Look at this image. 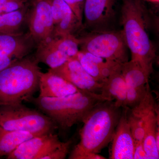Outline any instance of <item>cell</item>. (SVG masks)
<instances>
[{"label": "cell", "instance_id": "8", "mask_svg": "<svg viewBox=\"0 0 159 159\" xmlns=\"http://www.w3.org/2000/svg\"><path fill=\"white\" fill-rule=\"evenodd\" d=\"M34 43L29 33L0 34V71L27 57Z\"/></svg>", "mask_w": 159, "mask_h": 159}, {"label": "cell", "instance_id": "6", "mask_svg": "<svg viewBox=\"0 0 159 159\" xmlns=\"http://www.w3.org/2000/svg\"><path fill=\"white\" fill-rule=\"evenodd\" d=\"M79 39L82 51L119 63L128 61L127 47L122 32H98Z\"/></svg>", "mask_w": 159, "mask_h": 159}, {"label": "cell", "instance_id": "20", "mask_svg": "<svg viewBox=\"0 0 159 159\" xmlns=\"http://www.w3.org/2000/svg\"><path fill=\"white\" fill-rule=\"evenodd\" d=\"M37 136L28 132L0 131V158L8 156L23 142Z\"/></svg>", "mask_w": 159, "mask_h": 159}, {"label": "cell", "instance_id": "23", "mask_svg": "<svg viewBox=\"0 0 159 159\" xmlns=\"http://www.w3.org/2000/svg\"><path fill=\"white\" fill-rule=\"evenodd\" d=\"M71 8L78 19L80 23L82 24L85 0H63Z\"/></svg>", "mask_w": 159, "mask_h": 159}, {"label": "cell", "instance_id": "14", "mask_svg": "<svg viewBox=\"0 0 159 159\" xmlns=\"http://www.w3.org/2000/svg\"><path fill=\"white\" fill-rule=\"evenodd\" d=\"M54 25L52 37L73 34L81 25L74 12L63 0H51Z\"/></svg>", "mask_w": 159, "mask_h": 159}, {"label": "cell", "instance_id": "22", "mask_svg": "<svg viewBox=\"0 0 159 159\" xmlns=\"http://www.w3.org/2000/svg\"><path fill=\"white\" fill-rule=\"evenodd\" d=\"M28 0H0V15L25 7Z\"/></svg>", "mask_w": 159, "mask_h": 159}, {"label": "cell", "instance_id": "4", "mask_svg": "<svg viewBox=\"0 0 159 159\" xmlns=\"http://www.w3.org/2000/svg\"><path fill=\"white\" fill-rule=\"evenodd\" d=\"M34 57H26L0 71V106L29 101L39 90L41 71Z\"/></svg>", "mask_w": 159, "mask_h": 159}, {"label": "cell", "instance_id": "10", "mask_svg": "<svg viewBox=\"0 0 159 159\" xmlns=\"http://www.w3.org/2000/svg\"><path fill=\"white\" fill-rule=\"evenodd\" d=\"M121 70L126 87V107L139 103L146 93L151 73L131 60L121 64Z\"/></svg>", "mask_w": 159, "mask_h": 159}, {"label": "cell", "instance_id": "2", "mask_svg": "<svg viewBox=\"0 0 159 159\" xmlns=\"http://www.w3.org/2000/svg\"><path fill=\"white\" fill-rule=\"evenodd\" d=\"M99 93L80 90L61 97H32L29 100L49 117L57 128L68 130L83 122L88 115L100 102L106 101Z\"/></svg>", "mask_w": 159, "mask_h": 159}, {"label": "cell", "instance_id": "13", "mask_svg": "<svg viewBox=\"0 0 159 159\" xmlns=\"http://www.w3.org/2000/svg\"><path fill=\"white\" fill-rule=\"evenodd\" d=\"M127 107L122 108L112 142L110 159H133L134 141L127 117Z\"/></svg>", "mask_w": 159, "mask_h": 159}, {"label": "cell", "instance_id": "12", "mask_svg": "<svg viewBox=\"0 0 159 159\" xmlns=\"http://www.w3.org/2000/svg\"><path fill=\"white\" fill-rule=\"evenodd\" d=\"M48 70L62 77L80 90L100 92L102 84L95 80L83 67L76 57L58 67Z\"/></svg>", "mask_w": 159, "mask_h": 159}, {"label": "cell", "instance_id": "5", "mask_svg": "<svg viewBox=\"0 0 159 159\" xmlns=\"http://www.w3.org/2000/svg\"><path fill=\"white\" fill-rule=\"evenodd\" d=\"M57 129L45 114L22 103L0 106V131L28 132L41 135L54 133Z\"/></svg>", "mask_w": 159, "mask_h": 159}, {"label": "cell", "instance_id": "18", "mask_svg": "<svg viewBox=\"0 0 159 159\" xmlns=\"http://www.w3.org/2000/svg\"><path fill=\"white\" fill-rule=\"evenodd\" d=\"M113 0H85L84 13L87 25L91 27L101 26L110 17Z\"/></svg>", "mask_w": 159, "mask_h": 159}, {"label": "cell", "instance_id": "25", "mask_svg": "<svg viewBox=\"0 0 159 159\" xmlns=\"http://www.w3.org/2000/svg\"><path fill=\"white\" fill-rule=\"evenodd\" d=\"M148 1L153 2H159V0H148Z\"/></svg>", "mask_w": 159, "mask_h": 159}, {"label": "cell", "instance_id": "26", "mask_svg": "<svg viewBox=\"0 0 159 159\" xmlns=\"http://www.w3.org/2000/svg\"><path fill=\"white\" fill-rule=\"evenodd\" d=\"M32 1H38V0H32Z\"/></svg>", "mask_w": 159, "mask_h": 159}, {"label": "cell", "instance_id": "7", "mask_svg": "<svg viewBox=\"0 0 159 159\" xmlns=\"http://www.w3.org/2000/svg\"><path fill=\"white\" fill-rule=\"evenodd\" d=\"M79 45L73 34L52 37L38 44L34 58L50 69L56 68L77 56Z\"/></svg>", "mask_w": 159, "mask_h": 159}, {"label": "cell", "instance_id": "11", "mask_svg": "<svg viewBox=\"0 0 159 159\" xmlns=\"http://www.w3.org/2000/svg\"><path fill=\"white\" fill-rule=\"evenodd\" d=\"M63 143L54 133L37 136L23 142L6 159H45Z\"/></svg>", "mask_w": 159, "mask_h": 159}, {"label": "cell", "instance_id": "3", "mask_svg": "<svg viewBox=\"0 0 159 159\" xmlns=\"http://www.w3.org/2000/svg\"><path fill=\"white\" fill-rule=\"evenodd\" d=\"M147 12L142 0H124L122 34L131 53V60L152 73L156 54L147 32Z\"/></svg>", "mask_w": 159, "mask_h": 159}, {"label": "cell", "instance_id": "17", "mask_svg": "<svg viewBox=\"0 0 159 159\" xmlns=\"http://www.w3.org/2000/svg\"><path fill=\"white\" fill-rule=\"evenodd\" d=\"M121 65L117 66L102 83L100 93L107 100L114 101L117 107L124 108L127 107L126 87L121 73Z\"/></svg>", "mask_w": 159, "mask_h": 159}, {"label": "cell", "instance_id": "15", "mask_svg": "<svg viewBox=\"0 0 159 159\" xmlns=\"http://www.w3.org/2000/svg\"><path fill=\"white\" fill-rule=\"evenodd\" d=\"M76 57L85 70L99 83L105 81L117 66L121 64L82 50L79 51Z\"/></svg>", "mask_w": 159, "mask_h": 159}, {"label": "cell", "instance_id": "24", "mask_svg": "<svg viewBox=\"0 0 159 159\" xmlns=\"http://www.w3.org/2000/svg\"><path fill=\"white\" fill-rule=\"evenodd\" d=\"M133 159H148L142 143L135 145Z\"/></svg>", "mask_w": 159, "mask_h": 159}, {"label": "cell", "instance_id": "19", "mask_svg": "<svg viewBox=\"0 0 159 159\" xmlns=\"http://www.w3.org/2000/svg\"><path fill=\"white\" fill-rule=\"evenodd\" d=\"M145 135L142 144L148 159H158L159 150L157 148L156 135L159 127L157 108L150 113L144 119Z\"/></svg>", "mask_w": 159, "mask_h": 159}, {"label": "cell", "instance_id": "1", "mask_svg": "<svg viewBox=\"0 0 159 159\" xmlns=\"http://www.w3.org/2000/svg\"><path fill=\"white\" fill-rule=\"evenodd\" d=\"M122 110L114 101L106 100L96 106L83 122L80 141L69 159H106L98 153L112 140Z\"/></svg>", "mask_w": 159, "mask_h": 159}, {"label": "cell", "instance_id": "16", "mask_svg": "<svg viewBox=\"0 0 159 159\" xmlns=\"http://www.w3.org/2000/svg\"><path fill=\"white\" fill-rule=\"evenodd\" d=\"M39 90V96L48 97H65L80 90L71 83L49 70L41 73Z\"/></svg>", "mask_w": 159, "mask_h": 159}, {"label": "cell", "instance_id": "9", "mask_svg": "<svg viewBox=\"0 0 159 159\" xmlns=\"http://www.w3.org/2000/svg\"><path fill=\"white\" fill-rule=\"evenodd\" d=\"M27 19L29 34L35 43L39 44L52 37L54 25L51 0L33 1Z\"/></svg>", "mask_w": 159, "mask_h": 159}, {"label": "cell", "instance_id": "21", "mask_svg": "<svg viewBox=\"0 0 159 159\" xmlns=\"http://www.w3.org/2000/svg\"><path fill=\"white\" fill-rule=\"evenodd\" d=\"M27 7L15 11L0 15V34H15L19 30L27 19Z\"/></svg>", "mask_w": 159, "mask_h": 159}]
</instances>
